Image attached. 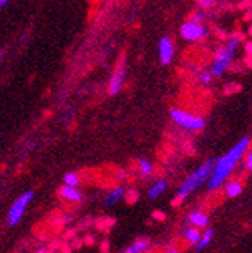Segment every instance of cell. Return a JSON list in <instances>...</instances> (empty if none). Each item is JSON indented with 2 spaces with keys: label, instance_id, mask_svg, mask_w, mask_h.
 I'll return each instance as SVG.
<instances>
[{
  "label": "cell",
  "instance_id": "1",
  "mask_svg": "<svg viewBox=\"0 0 252 253\" xmlns=\"http://www.w3.org/2000/svg\"><path fill=\"white\" fill-rule=\"evenodd\" d=\"M248 145H249V137L246 136L217 162V166H215V169H213L210 178H209V190L218 188L226 181V178H228V176L232 173V170L235 169L237 162L240 161V158L243 156Z\"/></svg>",
  "mask_w": 252,
  "mask_h": 253
},
{
  "label": "cell",
  "instance_id": "2",
  "mask_svg": "<svg viewBox=\"0 0 252 253\" xmlns=\"http://www.w3.org/2000/svg\"><path fill=\"white\" fill-rule=\"evenodd\" d=\"M213 169H215V161L213 159H209L206 161L203 166H200L189 178L181 184V187L178 188V193H176V198L178 199H184L186 196H189L192 192H195V190L203 184L206 179L210 178V174L213 171Z\"/></svg>",
  "mask_w": 252,
  "mask_h": 253
},
{
  "label": "cell",
  "instance_id": "3",
  "mask_svg": "<svg viewBox=\"0 0 252 253\" xmlns=\"http://www.w3.org/2000/svg\"><path fill=\"white\" fill-rule=\"evenodd\" d=\"M238 43H240V39L238 37H232V39L228 41V43H226L215 57V62H213V65H212V76H215V78H220V76L224 74L226 68L229 67V63L237 51V48H238Z\"/></svg>",
  "mask_w": 252,
  "mask_h": 253
},
{
  "label": "cell",
  "instance_id": "4",
  "mask_svg": "<svg viewBox=\"0 0 252 253\" xmlns=\"http://www.w3.org/2000/svg\"><path fill=\"white\" fill-rule=\"evenodd\" d=\"M170 118L173 119V122H176L178 125H181L183 128H187V130H201L204 126L203 119H200L183 110H172Z\"/></svg>",
  "mask_w": 252,
  "mask_h": 253
},
{
  "label": "cell",
  "instance_id": "5",
  "mask_svg": "<svg viewBox=\"0 0 252 253\" xmlns=\"http://www.w3.org/2000/svg\"><path fill=\"white\" fill-rule=\"evenodd\" d=\"M31 198H33V192H27L11 206L9 213H8V225H16L20 221V218L23 216V211H25V209H27Z\"/></svg>",
  "mask_w": 252,
  "mask_h": 253
},
{
  "label": "cell",
  "instance_id": "6",
  "mask_svg": "<svg viewBox=\"0 0 252 253\" xmlns=\"http://www.w3.org/2000/svg\"><path fill=\"white\" fill-rule=\"evenodd\" d=\"M181 36L186 41H198L206 36V30L200 22H186L181 27Z\"/></svg>",
  "mask_w": 252,
  "mask_h": 253
},
{
  "label": "cell",
  "instance_id": "7",
  "mask_svg": "<svg viewBox=\"0 0 252 253\" xmlns=\"http://www.w3.org/2000/svg\"><path fill=\"white\" fill-rule=\"evenodd\" d=\"M124 81H125V65L124 62L119 63L118 70L115 71V74H113V78L110 81V85H108V93L111 96H115L121 91V88L124 86Z\"/></svg>",
  "mask_w": 252,
  "mask_h": 253
},
{
  "label": "cell",
  "instance_id": "8",
  "mask_svg": "<svg viewBox=\"0 0 252 253\" xmlns=\"http://www.w3.org/2000/svg\"><path fill=\"white\" fill-rule=\"evenodd\" d=\"M159 59L162 65H167L173 59V43L169 37H162L159 42Z\"/></svg>",
  "mask_w": 252,
  "mask_h": 253
},
{
  "label": "cell",
  "instance_id": "9",
  "mask_svg": "<svg viewBox=\"0 0 252 253\" xmlns=\"http://www.w3.org/2000/svg\"><path fill=\"white\" fill-rule=\"evenodd\" d=\"M60 196L64 199H67V201H71V202H79L81 201V193L71 185H67V187L62 188L60 190Z\"/></svg>",
  "mask_w": 252,
  "mask_h": 253
},
{
  "label": "cell",
  "instance_id": "10",
  "mask_svg": "<svg viewBox=\"0 0 252 253\" xmlns=\"http://www.w3.org/2000/svg\"><path fill=\"white\" fill-rule=\"evenodd\" d=\"M124 195H125V190H124V187H118V188H115V190H111L110 195L107 196L105 206H107V207H110V206H115L119 199H122V198H124Z\"/></svg>",
  "mask_w": 252,
  "mask_h": 253
},
{
  "label": "cell",
  "instance_id": "11",
  "mask_svg": "<svg viewBox=\"0 0 252 253\" xmlns=\"http://www.w3.org/2000/svg\"><path fill=\"white\" fill-rule=\"evenodd\" d=\"M166 188H167V184H166L164 181L156 182L152 188H150V192H149V199H156V198H159L162 193L166 192Z\"/></svg>",
  "mask_w": 252,
  "mask_h": 253
},
{
  "label": "cell",
  "instance_id": "12",
  "mask_svg": "<svg viewBox=\"0 0 252 253\" xmlns=\"http://www.w3.org/2000/svg\"><path fill=\"white\" fill-rule=\"evenodd\" d=\"M189 221H191V224H194L195 227H204L207 224V216L201 211H194L191 216H189Z\"/></svg>",
  "mask_w": 252,
  "mask_h": 253
},
{
  "label": "cell",
  "instance_id": "13",
  "mask_svg": "<svg viewBox=\"0 0 252 253\" xmlns=\"http://www.w3.org/2000/svg\"><path fill=\"white\" fill-rule=\"evenodd\" d=\"M242 192H243V187H242L240 182H237V181L229 182L228 187H226V195H228L229 198H235V196L240 195Z\"/></svg>",
  "mask_w": 252,
  "mask_h": 253
},
{
  "label": "cell",
  "instance_id": "14",
  "mask_svg": "<svg viewBox=\"0 0 252 253\" xmlns=\"http://www.w3.org/2000/svg\"><path fill=\"white\" fill-rule=\"evenodd\" d=\"M212 235H213V232H212V230H206L203 235H201V239L198 241V244H197V249H195V250H203L204 247H207V246H209V243L212 241Z\"/></svg>",
  "mask_w": 252,
  "mask_h": 253
},
{
  "label": "cell",
  "instance_id": "15",
  "mask_svg": "<svg viewBox=\"0 0 252 253\" xmlns=\"http://www.w3.org/2000/svg\"><path fill=\"white\" fill-rule=\"evenodd\" d=\"M149 247V243L147 241H138L135 244H132L129 249H125L127 253H141V252H146Z\"/></svg>",
  "mask_w": 252,
  "mask_h": 253
},
{
  "label": "cell",
  "instance_id": "16",
  "mask_svg": "<svg viewBox=\"0 0 252 253\" xmlns=\"http://www.w3.org/2000/svg\"><path fill=\"white\" fill-rule=\"evenodd\" d=\"M186 239L192 244H198V241L201 239V233L197 229H187L186 230Z\"/></svg>",
  "mask_w": 252,
  "mask_h": 253
},
{
  "label": "cell",
  "instance_id": "17",
  "mask_svg": "<svg viewBox=\"0 0 252 253\" xmlns=\"http://www.w3.org/2000/svg\"><path fill=\"white\" fill-rule=\"evenodd\" d=\"M152 170H153L152 164H150L147 159L140 161V171H141L143 176H150V174H152Z\"/></svg>",
  "mask_w": 252,
  "mask_h": 253
},
{
  "label": "cell",
  "instance_id": "18",
  "mask_svg": "<svg viewBox=\"0 0 252 253\" xmlns=\"http://www.w3.org/2000/svg\"><path fill=\"white\" fill-rule=\"evenodd\" d=\"M64 182L65 185H71V187H76L79 184V178L76 173H67L64 176Z\"/></svg>",
  "mask_w": 252,
  "mask_h": 253
},
{
  "label": "cell",
  "instance_id": "19",
  "mask_svg": "<svg viewBox=\"0 0 252 253\" xmlns=\"http://www.w3.org/2000/svg\"><path fill=\"white\" fill-rule=\"evenodd\" d=\"M212 78H213L212 73H204V74H201V82H203L204 85H209Z\"/></svg>",
  "mask_w": 252,
  "mask_h": 253
},
{
  "label": "cell",
  "instance_id": "20",
  "mask_svg": "<svg viewBox=\"0 0 252 253\" xmlns=\"http://www.w3.org/2000/svg\"><path fill=\"white\" fill-rule=\"evenodd\" d=\"M246 169L252 171V153H249L246 158Z\"/></svg>",
  "mask_w": 252,
  "mask_h": 253
},
{
  "label": "cell",
  "instance_id": "21",
  "mask_svg": "<svg viewBox=\"0 0 252 253\" xmlns=\"http://www.w3.org/2000/svg\"><path fill=\"white\" fill-rule=\"evenodd\" d=\"M200 3L204 8H209V6H212V0H200Z\"/></svg>",
  "mask_w": 252,
  "mask_h": 253
},
{
  "label": "cell",
  "instance_id": "22",
  "mask_svg": "<svg viewBox=\"0 0 252 253\" xmlns=\"http://www.w3.org/2000/svg\"><path fill=\"white\" fill-rule=\"evenodd\" d=\"M246 48H248V53H249V54H252V43H248V46H246Z\"/></svg>",
  "mask_w": 252,
  "mask_h": 253
},
{
  "label": "cell",
  "instance_id": "23",
  "mask_svg": "<svg viewBox=\"0 0 252 253\" xmlns=\"http://www.w3.org/2000/svg\"><path fill=\"white\" fill-rule=\"evenodd\" d=\"M6 2H8V0H0V8H2Z\"/></svg>",
  "mask_w": 252,
  "mask_h": 253
},
{
  "label": "cell",
  "instance_id": "24",
  "mask_svg": "<svg viewBox=\"0 0 252 253\" xmlns=\"http://www.w3.org/2000/svg\"><path fill=\"white\" fill-rule=\"evenodd\" d=\"M200 20H201V14H197L195 16V22H200Z\"/></svg>",
  "mask_w": 252,
  "mask_h": 253
},
{
  "label": "cell",
  "instance_id": "25",
  "mask_svg": "<svg viewBox=\"0 0 252 253\" xmlns=\"http://www.w3.org/2000/svg\"><path fill=\"white\" fill-rule=\"evenodd\" d=\"M0 56H2V51H0Z\"/></svg>",
  "mask_w": 252,
  "mask_h": 253
}]
</instances>
